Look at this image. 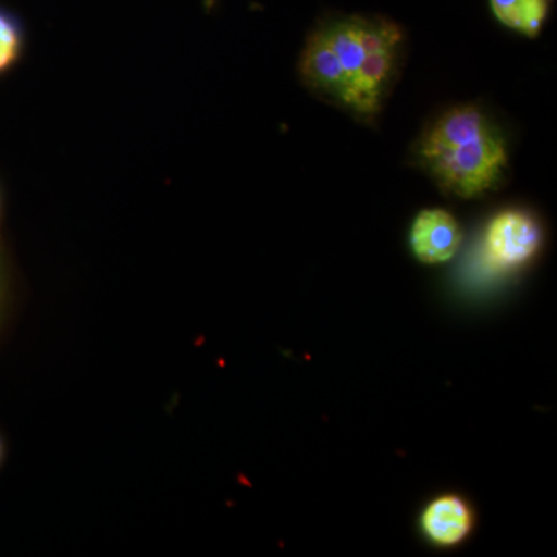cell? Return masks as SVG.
Masks as SVG:
<instances>
[{
    "label": "cell",
    "instance_id": "6da1fadb",
    "mask_svg": "<svg viewBox=\"0 0 557 557\" xmlns=\"http://www.w3.org/2000/svg\"><path fill=\"white\" fill-rule=\"evenodd\" d=\"M418 156L442 188L463 199L493 188L508 164L504 138L474 106L449 110L432 124Z\"/></svg>",
    "mask_w": 557,
    "mask_h": 557
},
{
    "label": "cell",
    "instance_id": "7a4b0ae2",
    "mask_svg": "<svg viewBox=\"0 0 557 557\" xmlns=\"http://www.w3.org/2000/svg\"><path fill=\"white\" fill-rule=\"evenodd\" d=\"M542 247V228L533 215L520 209L498 212L482 237V262L491 273H509L531 262Z\"/></svg>",
    "mask_w": 557,
    "mask_h": 557
},
{
    "label": "cell",
    "instance_id": "3957f363",
    "mask_svg": "<svg viewBox=\"0 0 557 557\" xmlns=\"http://www.w3.org/2000/svg\"><path fill=\"white\" fill-rule=\"evenodd\" d=\"M418 525L432 547L456 548L463 544L474 531V508L467 498L457 494H443L424 507L418 519Z\"/></svg>",
    "mask_w": 557,
    "mask_h": 557
},
{
    "label": "cell",
    "instance_id": "277c9868",
    "mask_svg": "<svg viewBox=\"0 0 557 557\" xmlns=\"http://www.w3.org/2000/svg\"><path fill=\"white\" fill-rule=\"evenodd\" d=\"M463 234L453 214L445 209H424L410 228L413 256L426 265H440L453 259L460 248Z\"/></svg>",
    "mask_w": 557,
    "mask_h": 557
},
{
    "label": "cell",
    "instance_id": "5b68a950",
    "mask_svg": "<svg viewBox=\"0 0 557 557\" xmlns=\"http://www.w3.org/2000/svg\"><path fill=\"white\" fill-rule=\"evenodd\" d=\"M300 72L311 86L329 91L347 106L350 104L351 91L346 72L321 32L311 36L307 44L300 62Z\"/></svg>",
    "mask_w": 557,
    "mask_h": 557
},
{
    "label": "cell",
    "instance_id": "8992f818",
    "mask_svg": "<svg viewBox=\"0 0 557 557\" xmlns=\"http://www.w3.org/2000/svg\"><path fill=\"white\" fill-rule=\"evenodd\" d=\"M395 50L366 54L351 91L350 108L364 115L379 112L381 91L394 67Z\"/></svg>",
    "mask_w": 557,
    "mask_h": 557
},
{
    "label": "cell",
    "instance_id": "52a82bcc",
    "mask_svg": "<svg viewBox=\"0 0 557 557\" xmlns=\"http://www.w3.org/2000/svg\"><path fill=\"white\" fill-rule=\"evenodd\" d=\"M494 16L511 30L534 38L547 20V0H491Z\"/></svg>",
    "mask_w": 557,
    "mask_h": 557
},
{
    "label": "cell",
    "instance_id": "ba28073f",
    "mask_svg": "<svg viewBox=\"0 0 557 557\" xmlns=\"http://www.w3.org/2000/svg\"><path fill=\"white\" fill-rule=\"evenodd\" d=\"M321 33L338 57L341 65L346 72L348 84H350V91H354L355 78H357L358 70L366 58L364 50H362L361 42H359L358 17L338 22V24L332 25V27L325 28Z\"/></svg>",
    "mask_w": 557,
    "mask_h": 557
},
{
    "label": "cell",
    "instance_id": "9c48e42d",
    "mask_svg": "<svg viewBox=\"0 0 557 557\" xmlns=\"http://www.w3.org/2000/svg\"><path fill=\"white\" fill-rule=\"evenodd\" d=\"M358 35L366 54L395 50L403 35L398 27L387 22H369L358 17Z\"/></svg>",
    "mask_w": 557,
    "mask_h": 557
},
{
    "label": "cell",
    "instance_id": "30bf717a",
    "mask_svg": "<svg viewBox=\"0 0 557 557\" xmlns=\"http://www.w3.org/2000/svg\"><path fill=\"white\" fill-rule=\"evenodd\" d=\"M22 51V33L13 17L0 13V73L10 69Z\"/></svg>",
    "mask_w": 557,
    "mask_h": 557
},
{
    "label": "cell",
    "instance_id": "8fae6325",
    "mask_svg": "<svg viewBox=\"0 0 557 557\" xmlns=\"http://www.w3.org/2000/svg\"><path fill=\"white\" fill-rule=\"evenodd\" d=\"M0 450H2V448H0Z\"/></svg>",
    "mask_w": 557,
    "mask_h": 557
}]
</instances>
